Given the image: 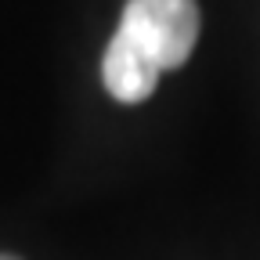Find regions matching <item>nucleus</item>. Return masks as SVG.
<instances>
[{
  "instance_id": "f03ea898",
  "label": "nucleus",
  "mask_w": 260,
  "mask_h": 260,
  "mask_svg": "<svg viewBox=\"0 0 260 260\" xmlns=\"http://www.w3.org/2000/svg\"><path fill=\"white\" fill-rule=\"evenodd\" d=\"M0 260H18V256H8V253H0Z\"/></svg>"
},
{
  "instance_id": "f257e3e1",
  "label": "nucleus",
  "mask_w": 260,
  "mask_h": 260,
  "mask_svg": "<svg viewBox=\"0 0 260 260\" xmlns=\"http://www.w3.org/2000/svg\"><path fill=\"white\" fill-rule=\"evenodd\" d=\"M199 40L195 0H126L102 58L105 90L123 105L152 98L159 76L184 65Z\"/></svg>"
}]
</instances>
